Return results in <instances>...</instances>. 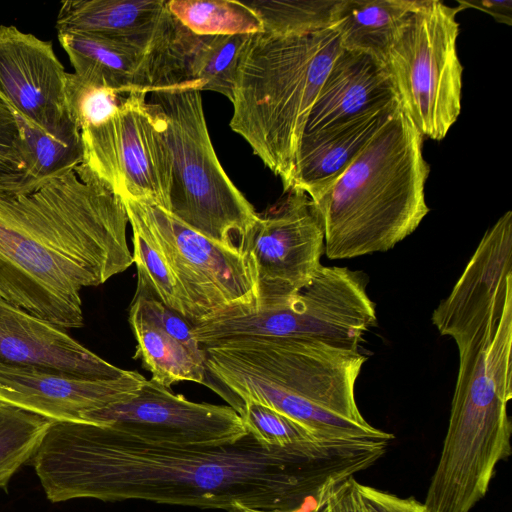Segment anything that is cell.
<instances>
[{
	"label": "cell",
	"mask_w": 512,
	"mask_h": 512,
	"mask_svg": "<svg viewBox=\"0 0 512 512\" xmlns=\"http://www.w3.org/2000/svg\"><path fill=\"white\" fill-rule=\"evenodd\" d=\"M47 499L298 512L349 479L354 458L341 439L283 447L251 434L233 444L144 441L107 425L51 421L30 460Z\"/></svg>",
	"instance_id": "obj_1"
},
{
	"label": "cell",
	"mask_w": 512,
	"mask_h": 512,
	"mask_svg": "<svg viewBox=\"0 0 512 512\" xmlns=\"http://www.w3.org/2000/svg\"><path fill=\"white\" fill-rule=\"evenodd\" d=\"M122 198L83 164L33 191L0 189V296L62 329L84 325L81 290L127 270Z\"/></svg>",
	"instance_id": "obj_2"
},
{
	"label": "cell",
	"mask_w": 512,
	"mask_h": 512,
	"mask_svg": "<svg viewBox=\"0 0 512 512\" xmlns=\"http://www.w3.org/2000/svg\"><path fill=\"white\" fill-rule=\"evenodd\" d=\"M201 347L202 385L237 413L256 402L321 438H394L370 425L357 407L355 383L367 359L359 350L299 338H238Z\"/></svg>",
	"instance_id": "obj_3"
},
{
	"label": "cell",
	"mask_w": 512,
	"mask_h": 512,
	"mask_svg": "<svg viewBox=\"0 0 512 512\" xmlns=\"http://www.w3.org/2000/svg\"><path fill=\"white\" fill-rule=\"evenodd\" d=\"M430 166L423 136L400 104L343 174L312 201L324 228V252L350 259L392 249L430 208Z\"/></svg>",
	"instance_id": "obj_4"
},
{
	"label": "cell",
	"mask_w": 512,
	"mask_h": 512,
	"mask_svg": "<svg viewBox=\"0 0 512 512\" xmlns=\"http://www.w3.org/2000/svg\"><path fill=\"white\" fill-rule=\"evenodd\" d=\"M512 298L500 317L459 353L447 432L426 501L443 512H470L512 452Z\"/></svg>",
	"instance_id": "obj_5"
},
{
	"label": "cell",
	"mask_w": 512,
	"mask_h": 512,
	"mask_svg": "<svg viewBox=\"0 0 512 512\" xmlns=\"http://www.w3.org/2000/svg\"><path fill=\"white\" fill-rule=\"evenodd\" d=\"M342 50L331 28L250 36L238 62L230 128L290 188L309 113Z\"/></svg>",
	"instance_id": "obj_6"
},
{
	"label": "cell",
	"mask_w": 512,
	"mask_h": 512,
	"mask_svg": "<svg viewBox=\"0 0 512 512\" xmlns=\"http://www.w3.org/2000/svg\"><path fill=\"white\" fill-rule=\"evenodd\" d=\"M148 101L161 112L172 153L169 212L196 232L238 248L258 213L217 158L197 90H157Z\"/></svg>",
	"instance_id": "obj_7"
},
{
	"label": "cell",
	"mask_w": 512,
	"mask_h": 512,
	"mask_svg": "<svg viewBox=\"0 0 512 512\" xmlns=\"http://www.w3.org/2000/svg\"><path fill=\"white\" fill-rule=\"evenodd\" d=\"M459 11L418 0L384 59L399 104L423 138L442 140L460 115Z\"/></svg>",
	"instance_id": "obj_8"
},
{
	"label": "cell",
	"mask_w": 512,
	"mask_h": 512,
	"mask_svg": "<svg viewBox=\"0 0 512 512\" xmlns=\"http://www.w3.org/2000/svg\"><path fill=\"white\" fill-rule=\"evenodd\" d=\"M83 165L120 197L169 210L172 153L158 107L147 93L125 96L103 123L81 130Z\"/></svg>",
	"instance_id": "obj_9"
},
{
	"label": "cell",
	"mask_w": 512,
	"mask_h": 512,
	"mask_svg": "<svg viewBox=\"0 0 512 512\" xmlns=\"http://www.w3.org/2000/svg\"><path fill=\"white\" fill-rule=\"evenodd\" d=\"M121 198L137 211L162 247L189 300L192 326L257 309L252 271L239 248L205 237L156 204Z\"/></svg>",
	"instance_id": "obj_10"
},
{
	"label": "cell",
	"mask_w": 512,
	"mask_h": 512,
	"mask_svg": "<svg viewBox=\"0 0 512 512\" xmlns=\"http://www.w3.org/2000/svg\"><path fill=\"white\" fill-rule=\"evenodd\" d=\"M238 248L257 291V309L286 304L312 278L324 252V228L312 200L289 189L255 221Z\"/></svg>",
	"instance_id": "obj_11"
},
{
	"label": "cell",
	"mask_w": 512,
	"mask_h": 512,
	"mask_svg": "<svg viewBox=\"0 0 512 512\" xmlns=\"http://www.w3.org/2000/svg\"><path fill=\"white\" fill-rule=\"evenodd\" d=\"M82 422L110 426L138 439L178 446L233 444L248 432L229 405L197 403L144 379L127 398L85 413Z\"/></svg>",
	"instance_id": "obj_12"
},
{
	"label": "cell",
	"mask_w": 512,
	"mask_h": 512,
	"mask_svg": "<svg viewBox=\"0 0 512 512\" xmlns=\"http://www.w3.org/2000/svg\"><path fill=\"white\" fill-rule=\"evenodd\" d=\"M511 297L512 211H507L485 232L450 294L433 311L432 323L460 353L501 316Z\"/></svg>",
	"instance_id": "obj_13"
},
{
	"label": "cell",
	"mask_w": 512,
	"mask_h": 512,
	"mask_svg": "<svg viewBox=\"0 0 512 512\" xmlns=\"http://www.w3.org/2000/svg\"><path fill=\"white\" fill-rule=\"evenodd\" d=\"M67 76L51 41L0 25V95L18 115L47 131L65 124Z\"/></svg>",
	"instance_id": "obj_14"
},
{
	"label": "cell",
	"mask_w": 512,
	"mask_h": 512,
	"mask_svg": "<svg viewBox=\"0 0 512 512\" xmlns=\"http://www.w3.org/2000/svg\"><path fill=\"white\" fill-rule=\"evenodd\" d=\"M144 379L138 372L129 370L115 379H90L0 366V401L49 421L82 422L85 413L130 396Z\"/></svg>",
	"instance_id": "obj_15"
},
{
	"label": "cell",
	"mask_w": 512,
	"mask_h": 512,
	"mask_svg": "<svg viewBox=\"0 0 512 512\" xmlns=\"http://www.w3.org/2000/svg\"><path fill=\"white\" fill-rule=\"evenodd\" d=\"M178 26L164 0H66L55 23L57 33L96 34L148 55L155 67L154 90L165 75Z\"/></svg>",
	"instance_id": "obj_16"
},
{
	"label": "cell",
	"mask_w": 512,
	"mask_h": 512,
	"mask_svg": "<svg viewBox=\"0 0 512 512\" xmlns=\"http://www.w3.org/2000/svg\"><path fill=\"white\" fill-rule=\"evenodd\" d=\"M0 366L54 371L90 379H115L128 372L90 351L65 329L1 296Z\"/></svg>",
	"instance_id": "obj_17"
},
{
	"label": "cell",
	"mask_w": 512,
	"mask_h": 512,
	"mask_svg": "<svg viewBox=\"0 0 512 512\" xmlns=\"http://www.w3.org/2000/svg\"><path fill=\"white\" fill-rule=\"evenodd\" d=\"M398 102L383 62L342 48L309 113L303 135L327 130Z\"/></svg>",
	"instance_id": "obj_18"
},
{
	"label": "cell",
	"mask_w": 512,
	"mask_h": 512,
	"mask_svg": "<svg viewBox=\"0 0 512 512\" xmlns=\"http://www.w3.org/2000/svg\"><path fill=\"white\" fill-rule=\"evenodd\" d=\"M398 104L399 101L327 130L303 135L289 189L304 192L312 201L319 198L362 152Z\"/></svg>",
	"instance_id": "obj_19"
},
{
	"label": "cell",
	"mask_w": 512,
	"mask_h": 512,
	"mask_svg": "<svg viewBox=\"0 0 512 512\" xmlns=\"http://www.w3.org/2000/svg\"><path fill=\"white\" fill-rule=\"evenodd\" d=\"M58 40L79 78L121 95L154 90V63L143 52L91 33H58Z\"/></svg>",
	"instance_id": "obj_20"
},
{
	"label": "cell",
	"mask_w": 512,
	"mask_h": 512,
	"mask_svg": "<svg viewBox=\"0 0 512 512\" xmlns=\"http://www.w3.org/2000/svg\"><path fill=\"white\" fill-rule=\"evenodd\" d=\"M251 35H197L180 22L173 43L179 90L218 92L230 101L241 54Z\"/></svg>",
	"instance_id": "obj_21"
},
{
	"label": "cell",
	"mask_w": 512,
	"mask_h": 512,
	"mask_svg": "<svg viewBox=\"0 0 512 512\" xmlns=\"http://www.w3.org/2000/svg\"><path fill=\"white\" fill-rule=\"evenodd\" d=\"M418 0H338L331 29L341 47L371 55L384 63L386 54Z\"/></svg>",
	"instance_id": "obj_22"
},
{
	"label": "cell",
	"mask_w": 512,
	"mask_h": 512,
	"mask_svg": "<svg viewBox=\"0 0 512 512\" xmlns=\"http://www.w3.org/2000/svg\"><path fill=\"white\" fill-rule=\"evenodd\" d=\"M128 321L137 342L134 358L141 360L152 380L167 388L185 381L203 384L204 363L184 345L132 306Z\"/></svg>",
	"instance_id": "obj_23"
},
{
	"label": "cell",
	"mask_w": 512,
	"mask_h": 512,
	"mask_svg": "<svg viewBox=\"0 0 512 512\" xmlns=\"http://www.w3.org/2000/svg\"><path fill=\"white\" fill-rule=\"evenodd\" d=\"M123 202L133 233L132 259L138 275L136 293L155 298L193 325L189 300L162 247L137 211Z\"/></svg>",
	"instance_id": "obj_24"
},
{
	"label": "cell",
	"mask_w": 512,
	"mask_h": 512,
	"mask_svg": "<svg viewBox=\"0 0 512 512\" xmlns=\"http://www.w3.org/2000/svg\"><path fill=\"white\" fill-rule=\"evenodd\" d=\"M16 115L29 159L28 173L20 192L33 191L83 163L81 130L73 118L56 130L47 131Z\"/></svg>",
	"instance_id": "obj_25"
},
{
	"label": "cell",
	"mask_w": 512,
	"mask_h": 512,
	"mask_svg": "<svg viewBox=\"0 0 512 512\" xmlns=\"http://www.w3.org/2000/svg\"><path fill=\"white\" fill-rule=\"evenodd\" d=\"M171 14L197 35H253L264 31L257 13L243 1L170 0Z\"/></svg>",
	"instance_id": "obj_26"
},
{
	"label": "cell",
	"mask_w": 512,
	"mask_h": 512,
	"mask_svg": "<svg viewBox=\"0 0 512 512\" xmlns=\"http://www.w3.org/2000/svg\"><path fill=\"white\" fill-rule=\"evenodd\" d=\"M50 422L0 401V489L30 462Z\"/></svg>",
	"instance_id": "obj_27"
},
{
	"label": "cell",
	"mask_w": 512,
	"mask_h": 512,
	"mask_svg": "<svg viewBox=\"0 0 512 512\" xmlns=\"http://www.w3.org/2000/svg\"><path fill=\"white\" fill-rule=\"evenodd\" d=\"M243 2L260 17L264 31L275 34H304L331 28L338 0H251Z\"/></svg>",
	"instance_id": "obj_28"
},
{
	"label": "cell",
	"mask_w": 512,
	"mask_h": 512,
	"mask_svg": "<svg viewBox=\"0 0 512 512\" xmlns=\"http://www.w3.org/2000/svg\"><path fill=\"white\" fill-rule=\"evenodd\" d=\"M238 414L247 432L265 445L283 447L321 438L281 412L256 402L244 403Z\"/></svg>",
	"instance_id": "obj_29"
},
{
	"label": "cell",
	"mask_w": 512,
	"mask_h": 512,
	"mask_svg": "<svg viewBox=\"0 0 512 512\" xmlns=\"http://www.w3.org/2000/svg\"><path fill=\"white\" fill-rule=\"evenodd\" d=\"M28 162L16 112L0 95V189L20 192L28 173Z\"/></svg>",
	"instance_id": "obj_30"
},
{
	"label": "cell",
	"mask_w": 512,
	"mask_h": 512,
	"mask_svg": "<svg viewBox=\"0 0 512 512\" xmlns=\"http://www.w3.org/2000/svg\"><path fill=\"white\" fill-rule=\"evenodd\" d=\"M125 96L68 73V108L80 130L107 120L116 112Z\"/></svg>",
	"instance_id": "obj_31"
},
{
	"label": "cell",
	"mask_w": 512,
	"mask_h": 512,
	"mask_svg": "<svg viewBox=\"0 0 512 512\" xmlns=\"http://www.w3.org/2000/svg\"><path fill=\"white\" fill-rule=\"evenodd\" d=\"M130 306L178 340L197 360L204 363V352L194 336L192 325L181 315L145 294L135 293Z\"/></svg>",
	"instance_id": "obj_32"
},
{
	"label": "cell",
	"mask_w": 512,
	"mask_h": 512,
	"mask_svg": "<svg viewBox=\"0 0 512 512\" xmlns=\"http://www.w3.org/2000/svg\"><path fill=\"white\" fill-rule=\"evenodd\" d=\"M359 491L371 512H431L425 504L413 497L400 498L360 483Z\"/></svg>",
	"instance_id": "obj_33"
},
{
	"label": "cell",
	"mask_w": 512,
	"mask_h": 512,
	"mask_svg": "<svg viewBox=\"0 0 512 512\" xmlns=\"http://www.w3.org/2000/svg\"><path fill=\"white\" fill-rule=\"evenodd\" d=\"M329 512H371L364 502L354 477L341 483L327 497Z\"/></svg>",
	"instance_id": "obj_34"
},
{
	"label": "cell",
	"mask_w": 512,
	"mask_h": 512,
	"mask_svg": "<svg viewBox=\"0 0 512 512\" xmlns=\"http://www.w3.org/2000/svg\"><path fill=\"white\" fill-rule=\"evenodd\" d=\"M459 10L473 7L479 9L490 16L497 22L511 25L512 23V2L510 0L504 1H458Z\"/></svg>",
	"instance_id": "obj_35"
},
{
	"label": "cell",
	"mask_w": 512,
	"mask_h": 512,
	"mask_svg": "<svg viewBox=\"0 0 512 512\" xmlns=\"http://www.w3.org/2000/svg\"><path fill=\"white\" fill-rule=\"evenodd\" d=\"M326 500H327V498L325 500L315 504V506L311 512H329ZM233 512H289V511L242 509V510H237V511H233Z\"/></svg>",
	"instance_id": "obj_36"
}]
</instances>
